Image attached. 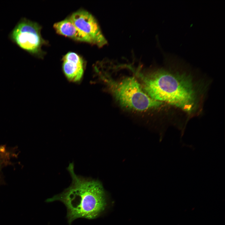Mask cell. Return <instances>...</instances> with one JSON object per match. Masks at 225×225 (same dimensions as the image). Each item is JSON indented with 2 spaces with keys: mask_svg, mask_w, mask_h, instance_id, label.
I'll use <instances>...</instances> for the list:
<instances>
[{
  "mask_svg": "<svg viewBox=\"0 0 225 225\" xmlns=\"http://www.w3.org/2000/svg\"><path fill=\"white\" fill-rule=\"evenodd\" d=\"M53 27L57 32L60 35L75 40L92 44L89 38L80 31L69 18L55 23Z\"/></svg>",
  "mask_w": 225,
  "mask_h": 225,
  "instance_id": "52a82bcc",
  "label": "cell"
},
{
  "mask_svg": "<svg viewBox=\"0 0 225 225\" xmlns=\"http://www.w3.org/2000/svg\"><path fill=\"white\" fill-rule=\"evenodd\" d=\"M41 28L37 22L22 18L10 32L8 38L30 55L41 58L43 54L41 48L45 42L41 36Z\"/></svg>",
  "mask_w": 225,
  "mask_h": 225,
  "instance_id": "277c9868",
  "label": "cell"
},
{
  "mask_svg": "<svg viewBox=\"0 0 225 225\" xmlns=\"http://www.w3.org/2000/svg\"><path fill=\"white\" fill-rule=\"evenodd\" d=\"M168 67L144 74L137 71L144 91L152 99L166 102L191 115L199 108L203 95L192 74L181 68L178 60L168 56Z\"/></svg>",
  "mask_w": 225,
  "mask_h": 225,
  "instance_id": "6da1fadb",
  "label": "cell"
},
{
  "mask_svg": "<svg viewBox=\"0 0 225 225\" xmlns=\"http://www.w3.org/2000/svg\"><path fill=\"white\" fill-rule=\"evenodd\" d=\"M62 69L68 80L73 82H78L82 78L84 72L83 60L76 53L69 52L63 57Z\"/></svg>",
  "mask_w": 225,
  "mask_h": 225,
  "instance_id": "8992f818",
  "label": "cell"
},
{
  "mask_svg": "<svg viewBox=\"0 0 225 225\" xmlns=\"http://www.w3.org/2000/svg\"><path fill=\"white\" fill-rule=\"evenodd\" d=\"M111 83L112 95L119 105L126 109L143 111L159 108L162 104L148 96L134 77H127Z\"/></svg>",
  "mask_w": 225,
  "mask_h": 225,
  "instance_id": "3957f363",
  "label": "cell"
},
{
  "mask_svg": "<svg viewBox=\"0 0 225 225\" xmlns=\"http://www.w3.org/2000/svg\"><path fill=\"white\" fill-rule=\"evenodd\" d=\"M69 18L80 31L89 38L92 44L101 47L107 43L96 20L90 13L79 10Z\"/></svg>",
  "mask_w": 225,
  "mask_h": 225,
  "instance_id": "5b68a950",
  "label": "cell"
},
{
  "mask_svg": "<svg viewBox=\"0 0 225 225\" xmlns=\"http://www.w3.org/2000/svg\"><path fill=\"white\" fill-rule=\"evenodd\" d=\"M74 168L73 163L68 168L72 179L70 186L62 192L46 200L48 202L59 201L64 204L69 225L79 218H95L104 210L106 205L101 183L98 180L77 175Z\"/></svg>",
  "mask_w": 225,
  "mask_h": 225,
  "instance_id": "7a4b0ae2",
  "label": "cell"
}]
</instances>
